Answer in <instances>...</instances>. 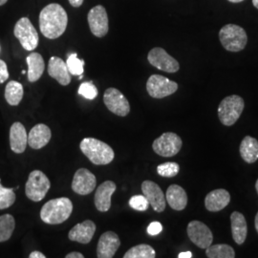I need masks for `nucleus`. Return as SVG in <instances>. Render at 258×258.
<instances>
[{
	"label": "nucleus",
	"mask_w": 258,
	"mask_h": 258,
	"mask_svg": "<svg viewBox=\"0 0 258 258\" xmlns=\"http://www.w3.org/2000/svg\"><path fill=\"white\" fill-rule=\"evenodd\" d=\"M186 231L189 239L200 249H207L212 245L213 241L212 231L202 222L197 220L189 222Z\"/></svg>",
	"instance_id": "f8f14e48"
},
{
	"label": "nucleus",
	"mask_w": 258,
	"mask_h": 258,
	"mask_svg": "<svg viewBox=\"0 0 258 258\" xmlns=\"http://www.w3.org/2000/svg\"><path fill=\"white\" fill-rule=\"evenodd\" d=\"M48 74L59 84L66 86L71 83V74L63 59L58 56H52L49 59Z\"/></svg>",
	"instance_id": "f3484780"
},
{
	"label": "nucleus",
	"mask_w": 258,
	"mask_h": 258,
	"mask_svg": "<svg viewBox=\"0 0 258 258\" xmlns=\"http://www.w3.org/2000/svg\"><path fill=\"white\" fill-rule=\"evenodd\" d=\"M231 233L236 244L242 245L247 238L248 225L245 216L238 212L231 213Z\"/></svg>",
	"instance_id": "5701e85b"
},
{
	"label": "nucleus",
	"mask_w": 258,
	"mask_h": 258,
	"mask_svg": "<svg viewBox=\"0 0 258 258\" xmlns=\"http://www.w3.org/2000/svg\"><path fill=\"white\" fill-rule=\"evenodd\" d=\"M155 256V249L147 244H141L132 247L123 255L124 258H154Z\"/></svg>",
	"instance_id": "c85d7f7f"
},
{
	"label": "nucleus",
	"mask_w": 258,
	"mask_h": 258,
	"mask_svg": "<svg viewBox=\"0 0 258 258\" xmlns=\"http://www.w3.org/2000/svg\"><path fill=\"white\" fill-rule=\"evenodd\" d=\"M90 31L95 37H105L109 30L108 16L105 8L102 5L93 7L87 15Z\"/></svg>",
	"instance_id": "9d476101"
},
{
	"label": "nucleus",
	"mask_w": 258,
	"mask_h": 258,
	"mask_svg": "<svg viewBox=\"0 0 258 258\" xmlns=\"http://www.w3.org/2000/svg\"><path fill=\"white\" fill-rule=\"evenodd\" d=\"M252 4L256 9H258V0H252Z\"/></svg>",
	"instance_id": "37998d69"
},
{
	"label": "nucleus",
	"mask_w": 258,
	"mask_h": 258,
	"mask_svg": "<svg viewBox=\"0 0 258 258\" xmlns=\"http://www.w3.org/2000/svg\"><path fill=\"white\" fill-rule=\"evenodd\" d=\"M9 79V72L5 61L0 59V84L5 83Z\"/></svg>",
	"instance_id": "e433bc0d"
},
{
	"label": "nucleus",
	"mask_w": 258,
	"mask_h": 258,
	"mask_svg": "<svg viewBox=\"0 0 258 258\" xmlns=\"http://www.w3.org/2000/svg\"><path fill=\"white\" fill-rule=\"evenodd\" d=\"M178 84L161 75H152L147 83V90L150 97L163 99L177 91Z\"/></svg>",
	"instance_id": "1a4fd4ad"
},
{
	"label": "nucleus",
	"mask_w": 258,
	"mask_h": 258,
	"mask_svg": "<svg viewBox=\"0 0 258 258\" xmlns=\"http://www.w3.org/2000/svg\"><path fill=\"white\" fill-rule=\"evenodd\" d=\"M66 64H67L70 74L73 75V76H81L83 74L84 60L80 59L76 53L68 56Z\"/></svg>",
	"instance_id": "2f4dec72"
},
{
	"label": "nucleus",
	"mask_w": 258,
	"mask_h": 258,
	"mask_svg": "<svg viewBox=\"0 0 258 258\" xmlns=\"http://www.w3.org/2000/svg\"><path fill=\"white\" fill-rule=\"evenodd\" d=\"M23 86L21 83L16 81H11L5 88V99L10 105H19L23 98Z\"/></svg>",
	"instance_id": "bb28decb"
},
{
	"label": "nucleus",
	"mask_w": 258,
	"mask_h": 258,
	"mask_svg": "<svg viewBox=\"0 0 258 258\" xmlns=\"http://www.w3.org/2000/svg\"><path fill=\"white\" fill-rule=\"evenodd\" d=\"M163 231V226L160 222H152L148 227V233L151 236H156Z\"/></svg>",
	"instance_id": "c9c22d12"
},
{
	"label": "nucleus",
	"mask_w": 258,
	"mask_h": 258,
	"mask_svg": "<svg viewBox=\"0 0 258 258\" xmlns=\"http://www.w3.org/2000/svg\"><path fill=\"white\" fill-rule=\"evenodd\" d=\"M26 62L28 64V80L30 83H36L44 72V59L40 54L32 53L26 57Z\"/></svg>",
	"instance_id": "393cba45"
},
{
	"label": "nucleus",
	"mask_w": 258,
	"mask_h": 258,
	"mask_svg": "<svg viewBox=\"0 0 258 258\" xmlns=\"http://www.w3.org/2000/svg\"><path fill=\"white\" fill-rule=\"evenodd\" d=\"M119 236L113 231H106L102 233L98 243L97 256L99 258L114 257L116 251L120 248Z\"/></svg>",
	"instance_id": "dca6fc26"
},
{
	"label": "nucleus",
	"mask_w": 258,
	"mask_h": 258,
	"mask_svg": "<svg viewBox=\"0 0 258 258\" xmlns=\"http://www.w3.org/2000/svg\"><path fill=\"white\" fill-rule=\"evenodd\" d=\"M254 225H255V230L258 232V212L256 213V216H255V220H254Z\"/></svg>",
	"instance_id": "79ce46f5"
},
{
	"label": "nucleus",
	"mask_w": 258,
	"mask_h": 258,
	"mask_svg": "<svg viewBox=\"0 0 258 258\" xmlns=\"http://www.w3.org/2000/svg\"><path fill=\"white\" fill-rule=\"evenodd\" d=\"M52 137L51 130L46 124L38 123L28 134V145L34 149L44 148Z\"/></svg>",
	"instance_id": "4be33fe9"
},
{
	"label": "nucleus",
	"mask_w": 258,
	"mask_h": 258,
	"mask_svg": "<svg viewBox=\"0 0 258 258\" xmlns=\"http://www.w3.org/2000/svg\"><path fill=\"white\" fill-rule=\"evenodd\" d=\"M183 142L173 132H166L157 138L152 145L154 152L162 157L175 156L182 148Z\"/></svg>",
	"instance_id": "6e6552de"
},
{
	"label": "nucleus",
	"mask_w": 258,
	"mask_h": 258,
	"mask_svg": "<svg viewBox=\"0 0 258 258\" xmlns=\"http://www.w3.org/2000/svg\"><path fill=\"white\" fill-rule=\"evenodd\" d=\"M179 258H190L192 257V253L190 251H184V252H181L179 253L178 255Z\"/></svg>",
	"instance_id": "a19ab883"
},
{
	"label": "nucleus",
	"mask_w": 258,
	"mask_h": 258,
	"mask_svg": "<svg viewBox=\"0 0 258 258\" xmlns=\"http://www.w3.org/2000/svg\"><path fill=\"white\" fill-rule=\"evenodd\" d=\"M67 23V13L59 4L51 3L39 14V29L42 35L49 39H55L62 36Z\"/></svg>",
	"instance_id": "f257e3e1"
},
{
	"label": "nucleus",
	"mask_w": 258,
	"mask_h": 258,
	"mask_svg": "<svg viewBox=\"0 0 258 258\" xmlns=\"http://www.w3.org/2000/svg\"><path fill=\"white\" fill-rule=\"evenodd\" d=\"M117 185L112 181H105L96 190L95 206L99 212H108L111 207V197L115 192Z\"/></svg>",
	"instance_id": "a211bd4d"
},
{
	"label": "nucleus",
	"mask_w": 258,
	"mask_h": 258,
	"mask_svg": "<svg viewBox=\"0 0 258 258\" xmlns=\"http://www.w3.org/2000/svg\"><path fill=\"white\" fill-rule=\"evenodd\" d=\"M96 231V225L91 220H85L79 223L69 231L68 237L71 241H76L81 244H88L92 240Z\"/></svg>",
	"instance_id": "412c9836"
},
{
	"label": "nucleus",
	"mask_w": 258,
	"mask_h": 258,
	"mask_svg": "<svg viewBox=\"0 0 258 258\" xmlns=\"http://www.w3.org/2000/svg\"><path fill=\"white\" fill-rule=\"evenodd\" d=\"M22 74H26V71H25V70H22Z\"/></svg>",
	"instance_id": "de8ad7c7"
},
{
	"label": "nucleus",
	"mask_w": 258,
	"mask_h": 258,
	"mask_svg": "<svg viewBox=\"0 0 258 258\" xmlns=\"http://www.w3.org/2000/svg\"><path fill=\"white\" fill-rule=\"evenodd\" d=\"M179 170H180V166L175 162H167L157 167L158 174L166 178L175 177L179 173Z\"/></svg>",
	"instance_id": "473e14b6"
},
{
	"label": "nucleus",
	"mask_w": 258,
	"mask_h": 258,
	"mask_svg": "<svg viewBox=\"0 0 258 258\" xmlns=\"http://www.w3.org/2000/svg\"><path fill=\"white\" fill-rule=\"evenodd\" d=\"M222 45L230 52L242 51L248 41L246 31L235 24H227L219 31Z\"/></svg>",
	"instance_id": "20e7f679"
},
{
	"label": "nucleus",
	"mask_w": 258,
	"mask_h": 258,
	"mask_svg": "<svg viewBox=\"0 0 258 258\" xmlns=\"http://www.w3.org/2000/svg\"><path fill=\"white\" fill-rule=\"evenodd\" d=\"M16 222L11 214H4L0 216V242L7 241L11 238L15 230Z\"/></svg>",
	"instance_id": "c756f323"
},
{
	"label": "nucleus",
	"mask_w": 258,
	"mask_h": 258,
	"mask_svg": "<svg viewBox=\"0 0 258 258\" xmlns=\"http://www.w3.org/2000/svg\"><path fill=\"white\" fill-rule=\"evenodd\" d=\"M66 258H83V254H82L81 252H77V251H73V252H70L68 253L66 256Z\"/></svg>",
	"instance_id": "ea45409f"
},
{
	"label": "nucleus",
	"mask_w": 258,
	"mask_h": 258,
	"mask_svg": "<svg viewBox=\"0 0 258 258\" xmlns=\"http://www.w3.org/2000/svg\"><path fill=\"white\" fill-rule=\"evenodd\" d=\"M166 201L174 211H183L187 205V195L184 188L178 184H171L166 190Z\"/></svg>",
	"instance_id": "b1692460"
},
{
	"label": "nucleus",
	"mask_w": 258,
	"mask_h": 258,
	"mask_svg": "<svg viewBox=\"0 0 258 258\" xmlns=\"http://www.w3.org/2000/svg\"><path fill=\"white\" fill-rule=\"evenodd\" d=\"M8 0H0V6H2V5H4V4H6V2H7Z\"/></svg>",
	"instance_id": "a18cd8bd"
},
{
	"label": "nucleus",
	"mask_w": 258,
	"mask_h": 258,
	"mask_svg": "<svg viewBox=\"0 0 258 258\" xmlns=\"http://www.w3.org/2000/svg\"><path fill=\"white\" fill-rule=\"evenodd\" d=\"M129 206L135 211L145 212L148 210L149 203L145 195H135L130 198Z\"/></svg>",
	"instance_id": "f704fd0d"
},
{
	"label": "nucleus",
	"mask_w": 258,
	"mask_h": 258,
	"mask_svg": "<svg viewBox=\"0 0 258 258\" xmlns=\"http://www.w3.org/2000/svg\"><path fill=\"white\" fill-rule=\"evenodd\" d=\"M29 257L30 258H45L46 256L42 253V252H40V251H37V250H35V251H33V252H31V254L29 255Z\"/></svg>",
	"instance_id": "58836bf2"
},
{
	"label": "nucleus",
	"mask_w": 258,
	"mask_h": 258,
	"mask_svg": "<svg viewBox=\"0 0 258 258\" xmlns=\"http://www.w3.org/2000/svg\"><path fill=\"white\" fill-rule=\"evenodd\" d=\"M80 148L94 165H108L114 160L115 154L110 146L98 139H83Z\"/></svg>",
	"instance_id": "7ed1b4c3"
},
{
	"label": "nucleus",
	"mask_w": 258,
	"mask_h": 258,
	"mask_svg": "<svg viewBox=\"0 0 258 258\" xmlns=\"http://www.w3.org/2000/svg\"><path fill=\"white\" fill-rule=\"evenodd\" d=\"M73 212V204L69 198L60 197L48 201L40 211L41 220L50 225L66 221Z\"/></svg>",
	"instance_id": "f03ea898"
},
{
	"label": "nucleus",
	"mask_w": 258,
	"mask_h": 258,
	"mask_svg": "<svg viewBox=\"0 0 258 258\" xmlns=\"http://www.w3.org/2000/svg\"><path fill=\"white\" fill-rule=\"evenodd\" d=\"M16 201L15 188H7L0 184V210L8 209Z\"/></svg>",
	"instance_id": "7c9ffc66"
},
{
	"label": "nucleus",
	"mask_w": 258,
	"mask_h": 258,
	"mask_svg": "<svg viewBox=\"0 0 258 258\" xmlns=\"http://www.w3.org/2000/svg\"><path fill=\"white\" fill-rule=\"evenodd\" d=\"M240 155L242 159L248 163L252 164L258 160V141L250 136H246L240 144Z\"/></svg>",
	"instance_id": "a878e982"
},
{
	"label": "nucleus",
	"mask_w": 258,
	"mask_h": 258,
	"mask_svg": "<svg viewBox=\"0 0 258 258\" xmlns=\"http://www.w3.org/2000/svg\"><path fill=\"white\" fill-rule=\"evenodd\" d=\"M103 102L108 110L120 117H125L130 112L127 99L116 88H108L104 92Z\"/></svg>",
	"instance_id": "ddd939ff"
},
{
	"label": "nucleus",
	"mask_w": 258,
	"mask_h": 258,
	"mask_svg": "<svg viewBox=\"0 0 258 258\" xmlns=\"http://www.w3.org/2000/svg\"><path fill=\"white\" fill-rule=\"evenodd\" d=\"M231 202V195L228 190L219 188L212 190L206 196L205 206L209 212H220Z\"/></svg>",
	"instance_id": "aec40b11"
},
{
	"label": "nucleus",
	"mask_w": 258,
	"mask_h": 258,
	"mask_svg": "<svg viewBox=\"0 0 258 258\" xmlns=\"http://www.w3.org/2000/svg\"><path fill=\"white\" fill-rule=\"evenodd\" d=\"M84 0H69V3L71 6H73L74 8H79L83 5Z\"/></svg>",
	"instance_id": "4c0bfd02"
},
{
	"label": "nucleus",
	"mask_w": 258,
	"mask_h": 258,
	"mask_svg": "<svg viewBox=\"0 0 258 258\" xmlns=\"http://www.w3.org/2000/svg\"><path fill=\"white\" fill-rule=\"evenodd\" d=\"M28 144V136L26 129L22 123L19 121L12 124L10 128V146L15 153H23Z\"/></svg>",
	"instance_id": "6ab92c4d"
},
{
	"label": "nucleus",
	"mask_w": 258,
	"mask_h": 258,
	"mask_svg": "<svg viewBox=\"0 0 258 258\" xmlns=\"http://www.w3.org/2000/svg\"><path fill=\"white\" fill-rule=\"evenodd\" d=\"M14 34L25 50L33 51L37 48L39 37L36 28L28 18H21L16 23Z\"/></svg>",
	"instance_id": "0eeeda50"
},
{
	"label": "nucleus",
	"mask_w": 258,
	"mask_h": 258,
	"mask_svg": "<svg viewBox=\"0 0 258 258\" xmlns=\"http://www.w3.org/2000/svg\"><path fill=\"white\" fill-rule=\"evenodd\" d=\"M255 189H256V191H257L258 194V179L257 181H256V183H255Z\"/></svg>",
	"instance_id": "49530a36"
},
{
	"label": "nucleus",
	"mask_w": 258,
	"mask_h": 258,
	"mask_svg": "<svg viewBox=\"0 0 258 258\" xmlns=\"http://www.w3.org/2000/svg\"><path fill=\"white\" fill-rule=\"evenodd\" d=\"M96 184V176L91 171L86 168H80L75 173L72 182V189L76 194L80 195H87L91 194L95 189Z\"/></svg>",
	"instance_id": "4468645a"
},
{
	"label": "nucleus",
	"mask_w": 258,
	"mask_h": 258,
	"mask_svg": "<svg viewBox=\"0 0 258 258\" xmlns=\"http://www.w3.org/2000/svg\"><path fill=\"white\" fill-rule=\"evenodd\" d=\"M206 254L209 258H234L235 251L227 244L211 245L206 249Z\"/></svg>",
	"instance_id": "cd10ccee"
},
{
	"label": "nucleus",
	"mask_w": 258,
	"mask_h": 258,
	"mask_svg": "<svg viewBox=\"0 0 258 258\" xmlns=\"http://www.w3.org/2000/svg\"><path fill=\"white\" fill-rule=\"evenodd\" d=\"M148 59L152 66L166 73H176L180 68L179 62L175 58L168 55L165 49L160 47H155L150 50Z\"/></svg>",
	"instance_id": "9b49d317"
},
{
	"label": "nucleus",
	"mask_w": 258,
	"mask_h": 258,
	"mask_svg": "<svg viewBox=\"0 0 258 258\" xmlns=\"http://www.w3.org/2000/svg\"><path fill=\"white\" fill-rule=\"evenodd\" d=\"M245 102L238 95L226 97L219 104L218 117L222 123L226 126L234 124L244 110Z\"/></svg>",
	"instance_id": "39448f33"
},
{
	"label": "nucleus",
	"mask_w": 258,
	"mask_h": 258,
	"mask_svg": "<svg viewBox=\"0 0 258 258\" xmlns=\"http://www.w3.org/2000/svg\"><path fill=\"white\" fill-rule=\"evenodd\" d=\"M51 187V183L42 171L34 170L30 173L25 185V194L30 200L39 202L46 196Z\"/></svg>",
	"instance_id": "423d86ee"
},
{
	"label": "nucleus",
	"mask_w": 258,
	"mask_h": 258,
	"mask_svg": "<svg viewBox=\"0 0 258 258\" xmlns=\"http://www.w3.org/2000/svg\"><path fill=\"white\" fill-rule=\"evenodd\" d=\"M79 94L87 100H94L98 96V89L93 84L92 82L83 83L79 88Z\"/></svg>",
	"instance_id": "72a5a7b5"
},
{
	"label": "nucleus",
	"mask_w": 258,
	"mask_h": 258,
	"mask_svg": "<svg viewBox=\"0 0 258 258\" xmlns=\"http://www.w3.org/2000/svg\"><path fill=\"white\" fill-rule=\"evenodd\" d=\"M142 191L148 199L153 210L157 212H163L166 209V197L161 187L152 181H145L142 184Z\"/></svg>",
	"instance_id": "2eb2a0df"
},
{
	"label": "nucleus",
	"mask_w": 258,
	"mask_h": 258,
	"mask_svg": "<svg viewBox=\"0 0 258 258\" xmlns=\"http://www.w3.org/2000/svg\"><path fill=\"white\" fill-rule=\"evenodd\" d=\"M228 1H230V2H232V3H239V2H242L243 0H228Z\"/></svg>",
	"instance_id": "c03bdc74"
}]
</instances>
